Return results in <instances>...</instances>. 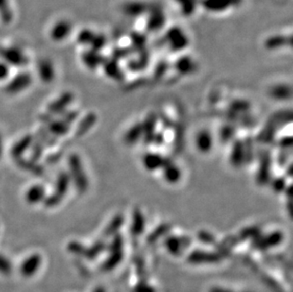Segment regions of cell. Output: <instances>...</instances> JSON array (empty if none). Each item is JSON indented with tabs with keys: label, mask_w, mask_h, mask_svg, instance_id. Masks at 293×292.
<instances>
[{
	"label": "cell",
	"mask_w": 293,
	"mask_h": 292,
	"mask_svg": "<svg viewBox=\"0 0 293 292\" xmlns=\"http://www.w3.org/2000/svg\"><path fill=\"white\" fill-rule=\"evenodd\" d=\"M107 39L106 35H104L103 33H96L93 41H92V43L90 45V48L96 51V52H101L102 50L105 48V46H107Z\"/></svg>",
	"instance_id": "obj_38"
},
{
	"label": "cell",
	"mask_w": 293,
	"mask_h": 292,
	"mask_svg": "<svg viewBox=\"0 0 293 292\" xmlns=\"http://www.w3.org/2000/svg\"><path fill=\"white\" fill-rule=\"evenodd\" d=\"M230 162L235 168H239L243 164H245L244 143L239 139L234 140L233 142L231 154H230Z\"/></svg>",
	"instance_id": "obj_16"
},
{
	"label": "cell",
	"mask_w": 293,
	"mask_h": 292,
	"mask_svg": "<svg viewBox=\"0 0 293 292\" xmlns=\"http://www.w3.org/2000/svg\"><path fill=\"white\" fill-rule=\"evenodd\" d=\"M70 125L64 119H51L47 123V132L54 135V137H62L68 133Z\"/></svg>",
	"instance_id": "obj_23"
},
{
	"label": "cell",
	"mask_w": 293,
	"mask_h": 292,
	"mask_svg": "<svg viewBox=\"0 0 293 292\" xmlns=\"http://www.w3.org/2000/svg\"><path fill=\"white\" fill-rule=\"evenodd\" d=\"M38 74L41 81L44 83H51L55 77L54 64L50 60H41L38 64Z\"/></svg>",
	"instance_id": "obj_21"
},
{
	"label": "cell",
	"mask_w": 293,
	"mask_h": 292,
	"mask_svg": "<svg viewBox=\"0 0 293 292\" xmlns=\"http://www.w3.org/2000/svg\"><path fill=\"white\" fill-rule=\"evenodd\" d=\"M279 146L282 150L290 149L291 146H292V139H291V137H286V138L280 139Z\"/></svg>",
	"instance_id": "obj_48"
},
{
	"label": "cell",
	"mask_w": 293,
	"mask_h": 292,
	"mask_svg": "<svg viewBox=\"0 0 293 292\" xmlns=\"http://www.w3.org/2000/svg\"><path fill=\"white\" fill-rule=\"evenodd\" d=\"M249 109H250V104L246 101H235L230 107V111L235 113L236 115L237 113L248 112Z\"/></svg>",
	"instance_id": "obj_40"
},
{
	"label": "cell",
	"mask_w": 293,
	"mask_h": 292,
	"mask_svg": "<svg viewBox=\"0 0 293 292\" xmlns=\"http://www.w3.org/2000/svg\"><path fill=\"white\" fill-rule=\"evenodd\" d=\"M168 70V64L167 62H160L154 71V76L156 79H160L163 75H165V73Z\"/></svg>",
	"instance_id": "obj_43"
},
{
	"label": "cell",
	"mask_w": 293,
	"mask_h": 292,
	"mask_svg": "<svg viewBox=\"0 0 293 292\" xmlns=\"http://www.w3.org/2000/svg\"><path fill=\"white\" fill-rule=\"evenodd\" d=\"M276 130H277V127L275 126V125H273L271 120H268L266 123V126L264 127V129L258 135L257 140L266 144L273 142V139L275 138Z\"/></svg>",
	"instance_id": "obj_28"
},
{
	"label": "cell",
	"mask_w": 293,
	"mask_h": 292,
	"mask_svg": "<svg viewBox=\"0 0 293 292\" xmlns=\"http://www.w3.org/2000/svg\"><path fill=\"white\" fill-rule=\"evenodd\" d=\"M144 217L142 215V212L140 210H136L133 212V220H132V231L135 233H140L143 232L144 229Z\"/></svg>",
	"instance_id": "obj_35"
},
{
	"label": "cell",
	"mask_w": 293,
	"mask_h": 292,
	"mask_svg": "<svg viewBox=\"0 0 293 292\" xmlns=\"http://www.w3.org/2000/svg\"><path fill=\"white\" fill-rule=\"evenodd\" d=\"M175 68L178 72L182 75H189L196 71L197 65L190 56H181L177 60L175 64Z\"/></svg>",
	"instance_id": "obj_24"
},
{
	"label": "cell",
	"mask_w": 293,
	"mask_h": 292,
	"mask_svg": "<svg viewBox=\"0 0 293 292\" xmlns=\"http://www.w3.org/2000/svg\"><path fill=\"white\" fill-rule=\"evenodd\" d=\"M0 19L4 23H10L13 19V11L9 0H0Z\"/></svg>",
	"instance_id": "obj_34"
},
{
	"label": "cell",
	"mask_w": 293,
	"mask_h": 292,
	"mask_svg": "<svg viewBox=\"0 0 293 292\" xmlns=\"http://www.w3.org/2000/svg\"><path fill=\"white\" fill-rule=\"evenodd\" d=\"M244 143V152H245V164H250L251 162H253V159H254V143L252 138H247L245 141H243Z\"/></svg>",
	"instance_id": "obj_37"
},
{
	"label": "cell",
	"mask_w": 293,
	"mask_h": 292,
	"mask_svg": "<svg viewBox=\"0 0 293 292\" xmlns=\"http://www.w3.org/2000/svg\"><path fill=\"white\" fill-rule=\"evenodd\" d=\"M72 24L69 20L61 19L54 24L51 30V38L55 42L67 39L72 32Z\"/></svg>",
	"instance_id": "obj_10"
},
{
	"label": "cell",
	"mask_w": 293,
	"mask_h": 292,
	"mask_svg": "<svg viewBox=\"0 0 293 292\" xmlns=\"http://www.w3.org/2000/svg\"><path fill=\"white\" fill-rule=\"evenodd\" d=\"M142 163L147 171H157L162 168L164 163V157L157 153H147L142 159Z\"/></svg>",
	"instance_id": "obj_18"
},
{
	"label": "cell",
	"mask_w": 293,
	"mask_h": 292,
	"mask_svg": "<svg viewBox=\"0 0 293 292\" xmlns=\"http://www.w3.org/2000/svg\"><path fill=\"white\" fill-rule=\"evenodd\" d=\"M163 141H164V137H163V135H162L161 133L155 134L153 142H152V143H155V144H157V145H161V144L163 143Z\"/></svg>",
	"instance_id": "obj_49"
},
{
	"label": "cell",
	"mask_w": 293,
	"mask_h": 292,
	"mask_svg": "<svg viewBox=\"0 0 293 292\" xmlns=\"http://www.w3.org/2000/svg\"><path fill=\"white\" fill-rule=\"evenodd\" d=\"M42 264L43 260L40 254L33 253L22 261L19 272L24 278H32L39 272Z\"/></svg>",
	"instance_id": "obj_6"
},
{
	"label": "cell",
	"mask_w": 293,
	"mask_h": 292,
	"mask_svg": "<svg viewBox=\"0 0 293 292\" xmlns=\"http://www.w3.org/2000/svg\"><path fill=\"white\" fill-rule=\"evenodd\" d=\"M271 95L274 99L287 100L291 98V88L286 85L274 86L271 90Z\"/></svg>",
	"instance_id": "obj_32"
},
{
	"label": "cell",
	"mask_w": 293,
	"mask_h": 292,
	"mask_svg": "<svg viewBox=\"0 0 293 292\" xmlns=\"http://www.w3.org/2000/svg\"><path fill=\"white\" fill-rule=\"evenodd\" d=\"M160 117H161V119H162V121H163V126H165L166 127H171V126H172L171 119H169V118H167L165 115H161Z\"/></svg>",
	"instance_id": "obj_50"
},
{
	"label": "cell",
	"mask_w": 293,
	"mask_h": 292,
	"mask_svg": "<svg viewBox=\"0 0 293 292\" xmlns=\"http://www.w3.org/2000/svg\"><path fill=\"white\" fill-rule=\"evenodd\" d=\"M106 59L107 58L102 56L100 52H96L91 48L82 53V61L84 65L89 69H95L100 66H103Z\"/></svg>",
	"instance_id": "obj_13"
},
{
	"label": "cell",
	"mask_w": 293,
	"mask_h": 292,
	"mask_svg": "<svg viewBox=\"0 0 293 292\" xmlns=\"http://www.w3.org/2000/svg\"><path fill=\"white\" fill-rule=\"evenodd\" d=\"M140 54L137 59L130 60L127 64V67L131 71H140L144 69L148 65L149 62V55L145 51L140 52Z\"/></svg>",
	"instance_id": "obj_27"
},
{
	"label": "cell",
	"mask_w": 293,
	"mask_h": 292,
	"mask_svg": "<svg viewBox=\"0 0 293 292\" xmlns=\"http://www.w3.org/2000/svg\"><path fill=\"white\" fill-rule=\"evenodd\" d=\"M96 33L90 29H83L77 34V42L83 46H90Z\"/></svg>",
	"instance_id": "obj_33"
},
{
	"label": "cell",
	"mask_w": 293,
	"mask_h": 292,
	"mask_svg": "<svg viewBox=\"0 0 293 292\" xmlns=\"http://www.w3.org/2000/svg\"><path fill=\"white\" fill-rule=\"evenodd\" d=\"M63 199H61L60 197H58L57 194H55L53 192L51 196L46 197V199H44V204L47 208H54L55 206L59 205L62 202Z\"/></svg>",
	"instance_id": "obj_42"
},
{
	"label": "cell",
	"mask_w": 293,
	"mask_h": 292,
	"mask_svg": "<svg viewBox=\"0 0 293 292\" xmlns=\"http://www.w3.org/2000/svg\"><path fill=\"white\" fill-rule=\"evenodd\" d=\"M182 15L193 16L200 5V0H173Z\"/></svg>",
	"instance_id": "obj_25"
},
{
	"label": "cell",
	"mask_w": 293,
	"mask_h": 292,
	"mask_svg": "<svg viewBox=\"0 0 293 292\" xmlns=\"http://www.w3.org/2000/svg\"><path fill=\"white\" fill-rule=\"evenodd\" d=\"M78 118V112L77 111H68L67 113H64V116L62 119H64L68 125L74 123Z\"/></svg>",
	"instance_id": "obj_47"
},
{
	"label": "cell",
	"mask_w": 293,
	"mask_h": 292,
	"mask_svg": "<svg viewBox=\"0 0 293 292\" xmlns=\"http://www.w3.org/2000/svg\"><path fill=\"white\" fill-rule=\"evenodd\" d=\"M31 147H32V159L34 161H37L42 157V154L44 151V144L40 139H37L36 141L35 140L33 141Z\"/></svg>",
	"instance_id": "obj_39"
},
{
	"label": "cell",
	"mask_w": 293,
	"mask_h": 292,
	"mask_svg": "<svg viewBox=\"0 0 293 292\" xmlns=\"http://www.w3.org/2000/svg\"><path fill=\"white\" fill-rule=\"evenodd\" d=\"M0 59L8 66L22 67L29 64L26 54L16 46H0Z\"/></svg>",
	"instance_id": "obj_4"
},
{
	"label": "cell",
	"mask_w": 293,
	"mask_h": 292,
	"mask_svg": "<svg viewBox=\"0 0 293 292\" xmlns=\"http://www.w3.org/2000/svg\"><path fill=\"white\" fill-rule=\"evenodd\" d=\"M141 138H142V126L140 123H138L127 130L124 137V140L128 145H132L137 143Z\"/></svg>",
	"instance_id": "obj_26"
},
{
	"label": "cell",
	"mask_w": 293,
	"mask_h": 292,
	"mask_svg": "<svg viewBox=\"0 0 293 292\" xmlns=\"http://www.w3.org/2000/svg\"><path fill=\"white\" fill-rule=\"evenodd\" d=\"M259 166L256 180L261 186H265L270 182L272 172V153L263 150L259 153Z\"/></svg>",
	"instance_id": "obj_5"
},
{
	"label": "cell",
	"mask_w": 293,
	"mask_h": 292,
	"mask_svg": "<svg viewBox=\"0 0 293 292\" xmlns=\"http://www.w3.org/2000/svg\"><path fill=\"white\" fill-rule=\"evenodd\" d=\"M196 145L201 153H208L212 150L213 139L212 134L207 130H201L196 137Z\"/></svg>",
	"instance_id": "obj_17"
},
{
	"label": "cell",
	"mask_w": 293,
	"mask_h": 292,
	"mask_svg": "<svg viewBox=\"0 0 293 292\" xmlns=\"http://www.w3.org/2000/svg\"><path fill=\"white\" fill-rule=\"evenodd\" d=\"M241 0H200V4L205 11L212 13H225L238 6Z\"/></svg>",
	"instance_id": "obj_7"
},
{
	"label": "cell",
	"mask_w": 293,
	"mask_h": 292,
	"mask_svg": "<svg viewBox=\"0 0 293 292\" xmlns=\"http://www.w3.org/2000/svg\"><path fill=\"white\" fill-rule=\"evenodd\" d=\"M272 187L275 192H282L286 190V180L282 178L273 179Z\"/></svg>",
	"instance_id": "obj_45"
},
{
	"label": "cell",
	"mask_w": 293,
	"mask_h": 292,
	"mask_svg": "<svg viewBox=\"0 0 293 292\" xmlns=\"http://www.w3.org/2000/svg\"><path fill=\"white\" fill-rule=\"evenodd\" d=\"M96 120H97V116L93 113H89L86 115L85 118L81 120L80 124L77 126V129H76L77 136L85 135L90 128L93 127Z\"/></svg>",
	"instance_id": "obj_30"
},
{
	"label": "cell",
	"mask_w": 293,
	"mask_h": 292,
	"mask_svg": "<svg viewBox=\"0 0 293 292\" xmlns=\"http://www.w3.org/2000/svg\"><path fill=\"white\" fill-rule=\"evenodd\" d=\"M2 152H3V145H2V138H1V135H0V158L2 156Z\"/></svg>",
	"instance_id": "obj_51"
},
{
	"label": "cell",
	"mask_w": 293,
	"mask_h": 292,
	"mask_svg": "<svg viewBox=\"0 0 293 292\" xmlns=\"http://www.w3.org/2000/svg\"><path fill=\"white\" fill-rule=\"evenodd\" d=\"M34 141V137L32 135H27L19 139L12 149H11V156L15 159H20L24 153L27 151L28 149L32 146V143Z\"/></svg>",
	"instance_id": "obj_20"
},
{
	"label": "cell",
	"mask_w": 293,
	"mask_h": 292,
	"mask_svg": "<svg viewBox=\"0 0 293 292\" xmlns=\"http://www.w3.org/2000/svg\"><path fill=\"white\" fill-rule=\"evenodd\" d=\"M161 169L163 171L164 179L171 184L177 183L181 178V171L180 168L168 158H164V163Z\"/></svg>",
	"instance_id": "obj_14"
},
{
	"label": "cell",
	"mask_w": 293,
	"mask_h": 292,
	"mask_svg": "<svg viewBox=\"0 0 293 292\" xmlns=\"http://www.w3.org/2000/svg\"><path fill=\"white\" fill-rule=\"evenodd\" d=\"M16 163L22 169L29 171L32 174H34V175L40 176L44 173V169L40 165H38L36 163V161H34V160H26V159L20 158V159H16Z\"/></svg>",
	"instance_id": "obj_31"
},
{
	"label": "cell",
	"mask_w": 293,
	"mask_h": 292,
	"mask_svg": "<svg viewBox=\"0 0 293 292\" xmlns=\"http://www.w3.org/2000/svg\"><path fill=\"white\" fill-rule=\"evenodd\" d=\"M286 45L290 46L291 41H290V37L288 39H286L285 35H274V36L267 38L266 43H265V46L270 51L278 50V48H281L282 46H285Z\"/></svg>",
	"instance_id": "obj_29"
},
{
	"label": "cell",
	"mask_w": 293,
	"mask_h": 292,
	"mask_svg": "<svg viewBox=\"0 0 293 292\" xmlns=\"http://www.w3.org/2000/svg\"><path fill=\"white\" fill-rule=\"evenodd\" d=\"M145 16V26L150 33L159 32L166 24V14L160 5H149Z\"/></svg>",
	"instance_id": "obj_3"
},
{
	"label": "cell",
	"mask_w": 293,
	"mask_h": 292,
	"mask_svg": "<svg viewBox=\"0 0 293 292\" xmlns=\"http://www.w3.org/2000/svg\"><path fill=\"white\" fill-rule=\"evenodd\" d=\"M104 72L106 73L107 77L110 79L115 80L120 82L125 79V74L123 72V69L120 68V65L117 60L106 59L103 64Z\"/></svg>",
	"instance_id": "obj_15"
},
{
	"label": "cell",
	"mask_w": 293,
	"mask_h": 292,
	"mask_svg": "<svg viewBox=\"0 0 293 292\" xmlns=\"http://www.w3.org/2000/svg\"><path fill=\"white\" fill-rule=\"evenodd\" d=\"M33 77L29 72H21L15 75L5 87V91L10 95H14L25 90L31 86Z\"/></svg>",
	"instance_id": "obj_8"
},
{
	"label": "cell",
	"mask_w": 293,
	"mask_h": 292,
	"mask_svg": "<svg viewBox=\"0 0 293 292\" xmlns=\"http://www.w3.org/2000/svg\"><path fill=\"white\" fill-rule=\"evenodd\" d=\"M74 94L71 92H64L58 99L55 100L47 107V111L53 115L61 114L66 111L67 106L74 101Z\"/></svg>",
	"instance_id": "obj_11"
},
{
	"label": "cell",
	"mask_w": 293,
	"mask_h": 292,
	"mask_svg": "<svg viewBox=\"0 0 293 292\" xmlns=\"http://www.w3.org/2000/svg\"><path fill=\"white\" fill-rule=\"evenodd\" d=\"M10 75V66L3 61H0V81H4Z\"/></svg>",
	"instance_id": "obj_46"
},
{
	"label": "cell",
	"mask_w": 293,
	"mask_h": 292,
	"mask_svg": "<svg viewBox=\"0 0 293 292\" xmlns=\"http://www.w3.org/2000/svg\"><path fill=\"white\" fill-rule=\"evenodd\" d=\"M234 134H235V127L232 124L222 126L219 132V138L221 142L228 143L229 141H231L233 139Z\"/></svg>",
	"instance_id": "obj_36"
},
{
	"label": "cell",
	"mask_w": 293,
	"mask_h": 292,
	"mask_svg": "<svg viewBox=\"0 0 293 292\" xmlns=\"http://www.w3.org/2000/svg\"><path fill=\"white\" fill-rule=\"evenodd\" d=\"M68 168L69 177L74 181L75 188L80 193H84L88 189V179L84 170L83 163L80 157L76 154H72L68 158Z\"/></svg>",
	"instance_id": "obj_1"
},
{
	"label": "cell",
	"mask_w": 293,
	"mask_h": 292,
	"mask_svg": "<svg viewBox=\"0 0 293 292\" xmlns=\"http://www.w3.org/2000/svg\"><path fill=\"white\" fill-rule=\"evenodd\" d=\"M123 223H124V217H123V215L119 214V215L115 216L113 220L111 221V223L108 226V228H107V232H108V233H111V232H115L116 230L120 229V227L123 225Z\"/></svg>",
	"instance_id": "obj_44"
},
{
	"label": "cell",
	"mask_w": 293,
	"mask_h": 292,
	"mask_svg": "<svg viewBox=\"0 0 293 292\" xmlns=\"http://www.w3.org/2000/svg\"><path fill=\"white\" fill-rule=\"evenodd\" d=\"M149 5L150 4L145 3L144 1L131 0V1L126 2L121 10H123V13H125V15L127 17L139 18L146 14Z\"/></svg>",
	"instance_id": "obj_9"
},
{
	"label": "cell",
	"mask_w": 293,
	"mask_h": 292,
	"mask_svg": "<svg viewBox=\"0 0 293 292\" xmlns=\"http://www.w3.org/2000/svg\"><path fill=\"white\" fill-rule=\"evenodd\" d=\"M70 182H71V179H70L68 173H59V175L57 176V179H56L55 185H54V193L57 194L58 197H60L61 199H63L67 194V191L69 189V186H70Z\"/></svg>",
	"instance_id": "obj_19"
},
{
	"label": "cell",
	"mask_w": 293,
	"mask_h": 292,
	"mask_svg": "<svg viewBox=\"0 0 293 292\" xmlns=\"http://www.w3.org/2000/svg\"><path fill=\"white\" fill-rule=\"evenodd\" d=\"M163 41L168 48L174 53L182 52L189 46L190 43L188 34L183 29L178 26L171 27L167 30L163 36Z\"/></svg>",
	"instance_id": "obj_2"
},
{
	"label": "cell",
	"mask_w": 293,
	"mask_h": 292,
	"mask_svg": "<svg viewBox=\"0 0 293 292\" xmlns=\"http://www.w3.org/2000/svg\"><path fill=\"white\" fill-rule=\"evenodd\" d=\"M132 48L130 47H118L115 48L112 53V57L113 59L119 61L120 59H125L127 56H129L132 53Z\"/></svg>",
	"instance_id": "obj_41"
},
{
	"label": "cell",
	"mask_w": 293,
	"mask_h": 292,
	"mask_svg": "<svg viewBox=\"0 0 293 292\" xmlns=\"http://www.w3.org/2000/svg\"><path fill=\"white\" fill-rule=\"evenodd\" d=\"M158 121V116L156 114H150L144 119L143 123H141L142 126V139L144 143L150 144L153 142L154 136H155V130H156V125Z\"/></svg>",
	"instance_id": "obj_12"
},
{
	"label": "cell",
	"mask_w": 293,
	"mask_h": 292,
	"mask_svg": "<svg viewBox=\"0 0 293 292\" xmlns=\"http://www.w3.org/2000/svg\"><path fill=\"white\" fill-rule=\"evenodd\" d=\"M46 188L42 185L32 186L25 196V199L30 204H38L46 199Z\"/></svg>",
	"instance_id": "obj_22"
}]
</instances>
